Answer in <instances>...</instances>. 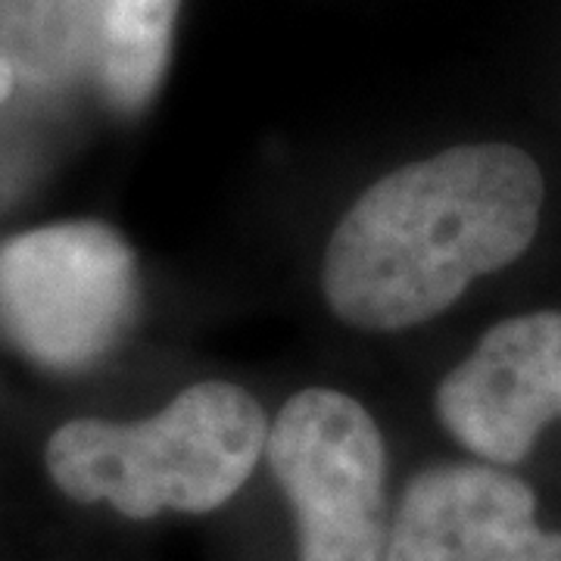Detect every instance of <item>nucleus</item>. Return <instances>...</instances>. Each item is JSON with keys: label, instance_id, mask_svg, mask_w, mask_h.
<instances>
[{"label": "nucleus", "instance_id": "nucleus-3", "mask_svg": "<svg viewBox=\"0 0 561 561\" xmlns=\"http://www.w3.org/2000/svg\"><path fill=\"white\" fill-rule=\"evenodd\" d=\"M135 312V253L101 221L44 225L0 247V324L41 368L94 365Z\"/></svg>", "mask_w": 561, "mask_h": 561}, {"label": "nucleus", "instance_id": "nucleus-7", "mask_svg": "<svg viewBox=\"0 0 561 561\" xmlns=\"http://www.w3.org/2000/svg\"><path fill=\"white\" fill-rule=\"evenodd\" d=\"M181 0H98L91 72L119 113H140L157 98L179 22Z\"/></svg>", "mask_w": 561, "mask_h": 561}, {"label": "nucleus", "instance_id": "nucleus-4", "mask_svg": "<svg viewBox=\"0 0 561 561\" xmlns=\"http://www.w3.org/2000/svg\"><path fill=\"white\" fill-rule=\"evenodd\" d=\"M297 512L300 561H383L387 453L375 419L341 390H300L265 440Z\"/></svg>", "mask_w": 561, "mask_h": 561}, {"label": "nucleus", "instance_id": "nucleus-2", "mask_svg": "<svg viewBox=\"0 0 561 561\" xmlns=\"http://www.w3.org/2000/svg\"><path fill=\"white\" fill-rule=\"evenodd\" d=\"M265 440L260 402L234 383L203 381L138 424H62L44 461L69 500L110 502L125 518H153L162 508L203 515L241 490Z\"/></svg>", "mask_w": 561, "mask_h": 561}, {"label": "nucleus", "instance_id": "nucleus-1", "mask_svg": "<svg viewBox=\"0 0 561 561\" xmlns=\"http://www.w3.org/2000/svg\"><path fill=\"white\" fill-rule=\"evenodd\" d=\"M546 184L512 144H461L375 181L337 221L321 287L362 331H402L446 312L515 262L540 228Z\"/></svg>", "mask_w": 561, "mask_h": 561}, {"label": "nucleus", "instance_id": "nucleus-6", "mask_svg": "<svg viewBox=\"0 0 561 561\" xmlns=\"http://www.w3.org/2000/svg\"><path fill=\"white\" fill-rule=\"evenodd\" d=\"M383 561H561L534 490L490 461H446L405 486Z\"/></svg>", "mask_w": 561, "mask_h": 561}, {"label": "nucleus", "instance_id": "nucleus-9", "mask_svg": "<svg viewBox=\"0 0 561 561\" xmlns=\"http://www.w3.org/2000/svg\"><path fill=\"white\" fill-rule=\"evenodd\" d=\"M13 84H16V72H13V66H10V62L0 57V103L13 94Z\"/></svg>", "mask_w": 561, "mask_h": 561}, {"label": "nucleus", "instance_id": "nucleus-8", "mask_svg": "<svg viewBox=\"0 0 561 561\" xmlns=\"http://www.w3.org/2000/svg\"><path fill=\"white\" fill-rule=\"evenodd\" d=\"M98 0H0V57L16 79L57 88L91 69Z\"/></svg>", "mask_w": 561, "mask_h": 561}, {"label": "nucleus", "instance_id": "nucleus-5", "mask_svg": "<svg viewBox=\"0 0 561 561\" xmlns=\"http://www.w3.org/2000/svg\"><path fill=\"white\" fill-rule=\"evenodd\" d=\"M437 415L490 465H518L546 424L561 419V312L493 324L437 387Z\"/></svg>", "mask_w": 561, "mask_h": 561}]
</instances>
